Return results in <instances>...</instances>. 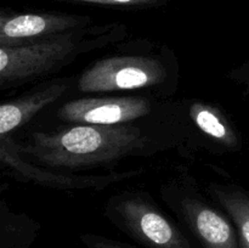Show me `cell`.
Returning a JSON list of instances; mask_svg holds the SVG:
<instances>
[{
    "instance_id": "obj_1",
    "label": "cell",
    "mask_w": 249,
    "mask_h": 248,
    "mask_svg": "<svg viewBox=\"0 0 249 248\" xmlns=\"http://www.w3.org/2000/svg\"><path fill=\"white\" fill-rule=\"evenodd\" d=\"M16 147L36 164L74 173L109 169L128 158L151 157L169 150L191 152L184 107L179 114L141 123L65 124L34 131L22 142L16 141Z\"/></svg>"
},
{
    "instance_id": "obj_2",
    "label": "cell",
    "mask_w": 249,
    "mask_h": 248,
    "mask_svg": "<svg viewBox=\"0 0 249 248\" xmlns=\"http://www.w3.org/2000/svg\"><path fill=\"white\" fill-rule=\"evenodd\" d=\"M179 78L174 51L164 44L140 39L88 65L77 75L74 91L79 95L146 94L170 100L179 87Z\"/></svg>"
},
{
    "instance_id": "obj_3",
    "label": "cell",
    "mask_w": 249,
    "mask_h": 248,
    "mask_svg": "<svg viewBox=\"0 0 249 248\" xmlns=\"http://www.w3.org/2000/svg\"><path fill=\"white\" fill-rule=\"evenodd\" d=\"M125 36L126 27L114 23L0 45V90L16 89L56 74L80 56L119 44Z\"/></svg>"
},
{
    "instance_id": "obj_4",
    "label": "cell",
    "mask_w": 249,
    "mask_h": 248,
    "mask_svg": "<svg viewBox=\"0 0 249 248\" xmlns=\"http://www.w3.org/2000/svg\"><path fill=\"white\" fill-rule=\"evenodd\" d=\"M160 196L203 248H240L229 216L203 194L189 172L180 170L163 181Z\"/></svg>"
},
{
    "instance_id": "obj_5",
    "label": "cell",
    "mask_w": 249,
    "mask_h": 248,
    "mask_svg": "<svg viewBox=\"0 0 249 248\" xmlns=\"http://www.w3.org/2000/svg\"><path fill=\"white\" fill-rule=\"evenodd\" d=\"M181 100L160 99L146 94H118L82 96L66 101L56 109L63 124L117 125L155 121L179 114Z\"/></svg>"
},
{
    "instance_id": "obj_6",
    "label": "cell",
    "mask_w": 249,
    "mask_h": 248,
    "mask_svg": "<svg viewBox=\"0 0 249 248\" xmlns=\"http://www.w3.org/2000/svg\"><path fill=\"white\" fill-rule=\"evenodd\" d=\"M104 214L116 228L147 248H192L181 229L143 190H123L106 201Z\"/></svg>"
},
{
    "instance_id": "obj_7",
    "label": "cell",
    "mask_w": 249,
    "mask_h": 248,
    "mask_svg": "<svg viewBox=\"0 0 249 248\" xmlns=\"http://www.w3.org/2000/svg\"><path fill=\"white\" fill-rule=\"evenodd\" d=\"M0 165L5 174L17 181L62 191L100 192L124 180L140 177L146 172L145 168H135L107 174H80L46 168L22 157L12 135L0 138Z\"/></svg>"
},
{
    "instance_id": "obj_8",
    "label": "cell",
    "mask_w": 249,
    "mask_h": 248,
    "mask_svg": "<svg viewBox=\"0 0 249 248\" xmlns=\"http://www.w3.org/2000/svg\"><path fill=\"white\" fill-rule=\"evenodd\" d=\"M181 101L191 151L204 150L211 155H229L242 150L241 133L223 107L199 99Z\"/></svg>"
},
{
    "instance_id": "obj_9",
    "label": "cell",
    "mask_w": 249,
    "mask_h": 248,
    "mask_svg": "<svg viewBox=\"0 0 249 248\" xmlns=\"http://www.w3.org/2000/svg\"><path fill=\"white\" fill-rule=\"evenodd\" d=\"M89 16L67 14H14L0 15V45L26 43L49 38L90 27Z\"/></svg>"
},
{
    "instance_id": "obj_10",
    "label": "cell",
    "mask_w": 249,
    "mask_h": 248,
    "mask_svg": "<svg viewBox=\"0 0 249 248\" xmlns=\"http://www.w3.org/2000/svg\"><path fill=\"white\" fill-rule=\"evenodd\" d=\"M77 75L46 79L21 96L2 102L0 106V138L12 135L46 107L73 94Z\"/></svg>"
},
{
    "instance_id": "obj_11",
    "label": "cell",
    "mask_w": 249,
    "mask_h": 248,
    "mask_svg": "<svg viewBox=\"0 0 249 248\" xmlns=\"http://www.w3.org/2000/svg\"><path fill=\"white\" fill-rule=\"evenodd\" d=\"M206 195L233 224L240 248H249V191L235 182L212 181Z\"/></svg>"
},
{
    "instance_id": "obj_12",
    "label": "cell",
    "mask_w": 249,
    "mask_h": 248,
    "mask_svg": "<svg viewBox=\"0 0 249 248\" xmlns=\"http://www.w3.org/2000/svg\"><path fill=\"white\" fill-rule=\"evenodd\" d=\"M0 225L1 248L28 247L40 229V225L27 214L11 211L5 199H1L0 203Z\"/></svg>"
},
{
    "instance_id": "obj_13",
    "label": "cell",
    "mask_w": 249,
    "mask_h": 248,
    "mask_svg": "<svg viewBox=\"0 0 249 248\" xmlns=\"http://www.w3.org/2000/svg\"><path fill=\"white\" fill-rule=\"evenodd\" d=\"M80 241L88 248H135L128 243L112 240L101 235H95V233H82Z\"/></svg>"
},
{
    "instance_id": "obj_14",
    "label": "cell",
    "mask_w": 249,
    "mask_h": 248,
    "mask_svg": "<svg viewBox=\"0 0 249 248\" xmlns=\"http://www.w3.org/2000/svg\"><path fill=\"white\" fill-rule=\"evenodd\" d=\"M65 1L87 2V4L106 5L122 7H151L160 5L163 0H65Z\"/></svg>"
},
{
    "instance_id": "obj_15",
    "label": "cell",
    "mask_w": 249,
    "mask_h": 248,
    "mask_svg": "<svg viewBox=\"0 0 249 248\" xmlns=\"http://www.w3.org/2000/svg\"><path fill=\"white\" fill-rule=\"evenodd\" d=\"M228 78L232 79L233 82L242 84L246 87V94L249 95V62L245 63L241 67L236 68V70L231 71L229 73Z\"/></svg>"
}]
</instances>
